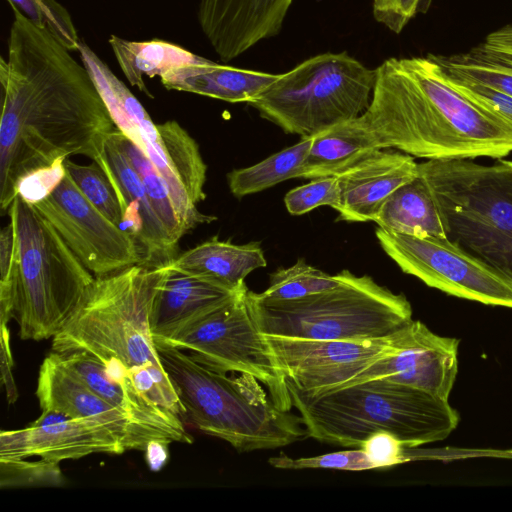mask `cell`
<instances>
[{
  "label": "cell",
  "mask_w": 512,
  "mask_h": 512,
  "mask_svg": "<svg viewBox=\"0 0 512 512\" xmlns=\"http://www.w3.org/2000/svg\"><path fill=\"white\" fill-rule=\"evenodd\" d=\"M180 272L194 275L231 290L245 284L252 271L267 265L259 242L234 244L213 237L167 263Z\"/></svg>",
  "instance_id": "obj_22"
},
{
  "label": "cell",
  "mask_w": 512,
  "mask_h": 512,
  "mask_svg": "<svg viewBox=\"0 0 512 512\" xmlns=\"http://www.w3.org/2000/svg\"><path fill=\"white\" fill-rule=\"evenodd\" d=\"M376 237L407 274L451 296L512 308V270L488 263L449 237L414 236L381 227Z\"/></svg>",
  "instance_id": "obj_11"
},
{
  "label": "cell",
  "mask_w": 512,
  "mask_h": 512,
  "mask_svg": "<svg viewBox=\"0 0 512 512\" xmlns=\"http://www.w3.org/2000/svg\"><path fill=\"white\" fill-rule=\"evenodd\" d=\"M418 175L428 186L449 238L488 263L512 270V160H427Z\"/></svg>",
  "instance_id": "obj_8"
},
{
  "label": "cell",
  "mask_w": 512,
  "mask_h": 512,
  "mask_svg": "<svg viewBox=\"0 0 512 512\" xmlns=\"http://www.w3.org/2000/svg\"><path fill=\"white\" fill-rule=\"evenodd\" d=\"M432 57L450 77L485 84L512 95V23L488 33L467 51Z\"/></svg>",
  "instance_id": "obj_23"
},
{
  "label": "cell",
  "mask_w": 512,
  "mask_h": 512,
  "mask_svg": "<svg viewBox=\"0 0 512 512\" xmlns=\"http://www.w3.org/2000/svg\"><path fill=\"white\" fill-rule=\"evenodd\" d=\"M458 347V339L440 336L412 320L404 342L394 353L374 362L340 388L386 379L449 400L458 373Z\"/></svg>",
  "instance_id": "obj_15"
},
{
  "label": "cell",
  "mask_w": 512,
  "mask_h": 512,
  "mask_svg": "<svg viewBox=\"0 0 512 512\" xmlns=\"http://www.w3.org/2000/svg\"><path fill=\"white\" fill-rule=\"evenodd\" d=\"M375 69L360 118L379 149L427 160L500 159L512 152V124L457 91L431 54L392 57Z\"/></svg>",
  "instance_id": "obj_2"
},
{
  "label": "cell",
  "mask_w": 512,
  "mask_h": 512,
  "mask_svg": "<svg viewBox=\"0 0 512 512\" xmlns=\"http://www.w3.org/2000/svg\"><path fill=\"white\" fill-rule=\"evenodd\" d=\"M433 0H372L374 19L388 30L400 34L419 14L426 13Z\"/></svg>",
  "instance_id": "obj_36"
},
{
  "label": "cell",
  "mask_w": 512,
  "mask_h": 512,
  "mask_svg": "<svg viewBox=\"0 0 512 512\" xmlns=\"http://www.w3.org/2000/svg\"><path fill=\"white\" fill-rule=\"evenodd\" d=\"M375 81L376 69L345 51L326 52L279 74L248 104L284 132L311 137L362 115Z\"/></svg>",
  "instance_id": "obj_9"
},
{
  "label": "cell",
  "mask_w": 512,
  "mask_h": 512,
  "mask_svg": "<svg viewBox=\"0 0 512 512\" xmlns=\"http://www.w3.org/2000/svg\"><path fill=\"white\" fill-rule=\"evenodd\" d=\"M62 356L87 385L128 418L148 443L193 442L181 417L151 401L129 379L111 378L103 364L86 353Z\"/></svg>",
  "instance_id": "obj_17"
},
{
  "label": "cell",
  "mask_w": 512,
  "mask_h": 512,
  "mask_svg": "<svg viewBox=\"0 0 512 512\" xmlns=\"http://www.w3.org/2000/svg\"><path fill=\"white\" fill-rule=\"evenodd\" d=\"M446 76L461 94L512 124L511 94L485 84L456 79L447 74Z\"/></svg>",
  "instance_id": "obj_37"
},
{
  "label": "cell",
  "mask_w": 512,
  "mask_h": 512,
  "mask_svg": "<svg viewBox=\"0 0 512 512\" xmlns=\"http://www.w3.org/2000/svg\"><path fill=\"white\" fill-rule=\"evenodd\" d=\"M247 293L244 284L224 304L159 344L189 351L193 359L211 369L255 377L281 409L290 411L286 379L258 328Z\"/></svg>",
  "instance_id": "obj_10"
},
{
  "label": "cell",
  "mask_w": 512,
  "mask_h": 512,
  "mask_svg": "<svg viewBox=\"0 0 512 512\" xmlns=\"http://www.w3.org/2000/svg\"><path fill=\"white\" fill-rule=\"evenodd\" d=\"M271 466L279 469L324 468L345 471H365L374 469L373 464L361 448L331 452L313 457L291 458L279 455L268 459Z\"/></svg>",
  "instance_id": "obj_35"
},
{
  "label": "cell",
  "mask_w": 512,
  "mask_h": 512,
  "mask_svg": "<svg viewBox=\"0 0 512 512\" xmlns=\"http://www.w3.org/2000/svg\"><path fill=\"white\" fill-rule=\"evenodd\" d=\"M374 469H384L407 462L406 446L391 433L380 431L368 436L360 445Z\"/></svg>",
  "instance_id": "obj_38"
},
{
  "label": "cell",
  "mask_w": 512,
  "mask_h": 512,
  "mask_svg": "<svg viewBox=\"0 0 512 512\" xmlns=\"http://www.w3.org/2000/svg\"><path fill=\"white\" fill-rule=\"evenodd\" d=\"M166 265L138 264L95 277L51 351L86 353L115 380L129 379L160 407L184 419L185 411L159 358L150 329L154 297Z\"/></svg>",
  "instance_id": "obj_3"
},
{
  "label": "cell",
  "mask_w": 512,
  "mask_h": 512,
  "mask_svg": "<svg viewBox=\"0 0 512 512\" xmlns=\"http://www.w3.org/2000/svg\"><path fill=\"white\" fill-rule=\"evenodd\" d=\"M239 289H228L209 280L172 269L166 264V273L150 312V329L154 342L159 344L172 339L224 304Z\"/></svg>",
  "instance_id": "obj_20"
},
{
  "label": "cell",
  "mask_w": 512,
  "mask_h": 512,
  "mask_svg": "<svg viewBox=\"0 0 512 512\" xmlns=\"http://www.w3.org/2000/svg\"><path fill=\"white\" fill-rule=\"evenodd\" d=\"M13 10L49 32L69 51H78L81 40L66 8L56 0H7Z\"/></svg>",
  "instance_id": "obj_32"
},
{
  "label": "cell",
  "mask_w": 512,
  "mask_h": 512,
  "mask_svg": "<svg viewBox=\"0 0 512 512\" xmlns=\"http://www.w3.org/2000/svg\"><path fill=\"white\" fill-rule=\"evenodd\" d=\"M284 203L291 215H303L319 206H329L336 211L341 205V191L337 176L316 178L290 190Z\"/></svg>",
  "instance_id": "obj_34"
},
{
  "label": "cell",
  "mask_w": 512,
  "mask_h": 512,
  "mask_svg": "<svg viewBox=\"0 0 512 512\" xmlns=\"http://www.w3.org/2000/svg\"><path fill=\"white\" fill-rule=\"evenodd\" d=\"M118 146L141 177L153 209L172 240L178 244L186 230L180 222L165 180L148 156L132 140L122 138Z\"/></svg>",
  "instance_id": "obj_29"
},
{
  "label": "cell",
  "mask_w": 512,
  "mask_h": 512,
  "mask_svg": "<svg viewBox=\"0 0 512 512\" xmlns=\"http://www.w3.org/2000/svg\"><path fill=\"white\" fill-rule=\"evenodd\" d=\"M32 205L94 276L143 264V251L137 240L100 212L67 172L47 197Z\"/></svg>",
  "instance_id": "obj_12"
},
{
  "label": "cell",
  "mask_w": 512,
  "mask_h": 512,
  "mask_svg": "<svg viewBox=\"0 0 512 512\" xmlns=\"http://www.w3.org/2000/svg\"><path fill=\"white\" fill-rule=\"evenodd\" d=\"M66 172L79 191L110 221L122 228V209L117 193L102 168L93 161L80 165L68 158L64 161Z\"/></svg>",
  "instance_id": "obj_31"
},
{
  "label": "cell",
  "mask_w": 512,
  "mask_h": 512,
  "mask_svg": "<svg viewBox=\"0 0 512 512\" xmlns=\"http://www.w3.org/2000/svg\"><path fill=\"white\" fill-rule=\"evenodd\" d=\"M339 282L338 274L330 275L299 259L272 273L268 288L258 295L273 301L295 300L334 288Z\"/></svg>",
  "instance_id": "obj_30"
},
{
  "label": "cell",
  "mask_w": 512,
  "mask_h": 512,
  "mask_svg": "<svg viewBox=\"0 0 512 512\" xmlns=\"http://www.w3.org/2000/svg\"><path fill=\"white\" fill-rule=\"evenodd\" d=\"M168 164L194 204L205 199L207 166L198 144L176 121L156 124Z\"/></svg>",
  "instance_id": "obj_28"
},
{
  "label": "cell",
  "mask_w": 512,
  "mask_h": 512,
  "mask_svg": "<svg viewBox=\"0 0 512 512\" xmlns=\"http://www.w3.org/2000/svg\"><path fill=\"white\" fill-rule=\"evenodd\" d=\"M93 161L102 168L117 193L122 209V228L142 248L143 265L157 267L174 259L178 244L153 209L141 177L109 135Z\"/></svg>",
  "instance_id": "obj_16"
},
{
  "label": "cell",
  "mask_w": 512,
  "mask_h": 512,
  "mask_svg": "<svg viewBox=\"0 0 512 512\" xmlns=\"http://www.w3.org/2000/svg\"><path fill=\"white\" fill-rule=\"evenodd\" d=\"M408 324L390 336L359 341L264 335L287 385L304 395L317 396L339 389L394 353L405 340Z\"/></svg>",
  "instance_id": "obj_13"
},
{
  "label": "cell",
  "mask_w": 512,
  "mask_h": 512,
  "mask_svg": "<svg viewBox=\"0 0 512 512\" xmlns=\"http://www.w3.org/2000/svg\"><path fill=\"white\" fill-rule=\"evenodd\" d=\"M65 483L59 462L40 458L0 459L1 488L58 487Z\"/></svg>",
  "instance_id": "obj_33"
},
{
  "label": "cell",
  "mask_w": 512,
  "mask_h": 512,
  "mask_svg": "<svg viewBox=\"0 0 512 512\" xmlns=\"http://www.w3.org/2000/svg\"><path fill=\"white\" fill-rule=\"evenodd\" d=\"M279 74L236 68L206 58L160 77L168 90L199 94L231 103L255 100Z\"/></svg>",
  "instance_id": "obj_21"
},
{
  "label": "cell",
  "mask_w": 512,
  "mask_h": 512,
  "mask_svg": "<svg viewBox=\"0 0 512 512\" xmlns=\"http://www.w3.org/2000/svg\"><path fill=\"white\" fill-rule=\"evenodd\" d=\"M418 176L413 156L392 149H377L337 175L341 205L339 220L375 219L389 196Z\"/></svg>",
  "instance_id": "obj_18"
},
{
  "label": "cell",
  "mask_w": 512,
  "mask_h": 512,
  "mask_svg": "<svg viewBox=\"0 0 512 512\" xmlns=\"http://www.w3.org/2000/svg\"><path fill=\"white\" fill-rule=\"evenodd\" d=\"M136 450L131 437L94 417L71 418L55 411L42 414L29 426L0 433V459L38 456L54 462L94 453L121 454Z\"/></svg>",
  "instance_id": "obj_14"
},
{
  "label": "cell",
  "mask_w": 512,
  "mask_h": 512,
  "mask_svg": "<svg viewBox=\"0 0 512 512\" xmlns=\"http://www.w3.org/2000/svg\"><path fill=\"white\" fill-rule=\"evenodd\" d=\"M35 394L42 411L71 418H100L127 433L136 450H145L149 444L128 418L87 385L59 353L51 351L44 358Z\"/></svg>",
  "instance_id": "obj_19"
},
{
  "label": "cell",
  "mask_w": 512,
  "mask_h": 512,
  "mask_svg": "<svg viewBox=\"0 0 512 512\" xmlns=\"http://www.w3.org/2000/svg\"><path fill=\"white\" fill-rule=\"evenodd\" d=\"M375 222L378 227L394 233L449 237L445 218L419 175L389 196Z\"/></svg>",
  "instance_id": "obj_25"
},
{
  "label": "cell",
  "mask_w": 512,
  "mask_h": 512,
  "mask_svg": "<svg viewBox=\"0 0 512 512\" xmlns=\"http://www.w3.org/2000/svg\"><path fill=\"white\" fill-rule=\"evenodd\" d=\"M0 58V206L27 175L72 155L94 160L116 128L87 68L49 32L13 10Z\"/></svg>",
  "instance_id": "obj_1"
},
{
  "label": "cell",
  "mask_w": 512,
  "mask_h": 512,
  "mask_svg": "<svg viewBox=\"0 0 512 512\" xmlns=\"http://www.w3.org/2000/svg\"><path fill=\"white\" fill-rule=\"evenodd\" d=\"M108 42L126 79L149 97L153 95L146 87L145 76L161 77L174 68L204 58L164 40L131 41L111 35Z\"/></svg>",
  "instance_id": "obj_26"
},
{
  "label": "cell",
  "mask_w": 512,
  "mask_h": 512,
  "mask_svg": "<svg viewBox=\"0 0 512 512\" xmlns=\"http://www.w3.org/2000/svg\"><path fill=\"white\" fill-rule=\"evenodd\" d=\"M8 214L14 226L13 318L22 340L57 335L94 281L52 224L17 195Z\"/></svg>",
  "instance_id": "obj_6"
},
{
  "label": "cell",
  "mask_w": 512,
  "mask_h": 512,
  "mask_svg": "<svg viewBox=\"0 0 512 512\" xmlns=\"http://www.w3.org/2000/svg\"><path fill=\"white\" fill-rule=\"evenodd\" d=\"M64 161H57L51 166L41 168L25 176L18 183L17 195L31 204H35L47 197L65 176Z\"/></svg>",
  "instance_id": "obj_39"
},
{
  "label": "cell",
  "mask_w": 512,
  "mask_h": 512,
  "mask_svg": "<svg viewBox=\"0 0 512 512\" xmlns=\"http://www.w3.org/2000/svg\"><path fill=\"white\" fill-rule=\"evenodd\" d=\"M313 142V136L302 138L252 166L236 169L227 175L231 193L241 198L291 178H301L303 164Z\"/></svg>",
  "instance_id": "obj_27"
},
{
  "label": "cell",
  "mask_w": 512,
  "mask_h": 512,
  "mask_svg": "<svg viewBox=\"0 0 512 512\" xmlns=\"http://www.w3.org/2000/svg\"><path fill=\"white\" fill-rule=\"evenodd\" d=\"M184 419L238 452L269 450L307 437L301 417L281 409L255 377L206 367L183 350L155 344Z\"/></svg>",
  "instance_id": "obj_5"
},
{
  "label": "cell",
  "mask_w": 512,
  "mask_h": 512,
  "mask_svg": "<svg viewBox=\"0 0 512 512\" xmlns=\"http://www.w3.org/2000/svg\"><path fill=\"white\" fill-rule=\"evenodd\" d=\"M167 445L163 442H150L145 451L147 462L152 470H159L167 460Z\"/></svg>",
  "instance_id": "obj_42"
},
{
  "label": "cell",
  "mask_w": 512,
  "mask_h": 512,
  "mask_svg": "<svg viewBox=\"0 0 512 512\" xmlns=\"http://www.w3.org/2000/svg\"><path fill=\"white\" fill-rule=\"evenodd\" d=\"M14 226L12 222L2 228L0 233V280L9 276L14 258Z\"/></svg>",
  "instance_id": "obj_41"
},
{
  "label": "cell",
  "mask_w": 512,
  "mask_h": 512,
  "mask_svg": "<svg viewBox=\"0 0 512 512\" xmlns=\"http://www.w3.org/2000/svg\"><path fill=\"white\" fill-rule=\"evenodd\" d=\"M377 149L374 136L360 116L336 124L313 136L301 178L337 176Z\"/></svg>",
  "instance_id": "obj_24"
},
{
  "label": "cell",
  "mask_w": 512,
  "mask_h": 512,
  "mask_svg": "<svg viewBox=\"0 0 512 512\" xmlns=\"http://www.w3.org/2000/svg\"><path fill=\"white\" fill-rule=\"evenodd\" d=\"M287 388L307 437L337 446L358 448L371 434L385 431L406 448H417L446 439L459 423L448 400L386 379L317 396Z\"/></svg>",
  "instance_id": "obj_4"
},
{
  "label": "cell",
  "mask_w": 512,
  "mask_h": 512,
  "mask_svg": "<svg viewBox=\"0 0 512 512\" xmlns=\"http://www.w3.org/2000/svg\"><path fill=\"white\" fill-rule=\"evenodd\" d=\"M1 383L5 387L8 403L13 404L18 398L16 383L13 377V357L10 346V333L7 325L1 324Z\"/></svg>",
  "instance_id": "obj_40"
},
{
  "label": "cell",
  "mask_w": 512,
  "mask_h": 512,
  "mask_svg": "<svg viewBox=\"0 0 512 512\" xmlns=\"http://www.w3.org/2000/svg\"><path fill=\"white\" fill-rule=\"evenodd\" d=\"M339 284L304 298L273 301L248 290V302L261 333L309 340H369L394 334L412 321L405 295L367 275L338 273Z\"/></svg>",
  "instance_id": "obj_7"
}]
</instances>
